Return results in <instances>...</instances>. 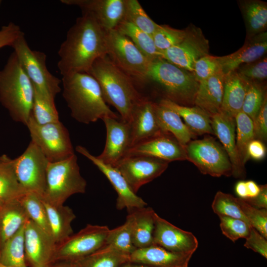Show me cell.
<instances>
[{
	"instance_id": "cell-16",
	"label": "cell",
	"mask_w": 267,
	"mask_h": 267,
	"mask_svg": "<svg viewBox=\"0 0 267 267\" xmlns=\"http://www.w3.org/2000/svg\"><path fill=\"white\" fill-rule=\"evenodd\" d=\"M76 150L92 162L109 180L117 194L116 208L118 210L126 209L129 212L146 207L147 203L132 190L117 168L104 164L82 146H77Z\"/></svg>"
},
{
	"instance_id": "cell-10",
	"label": "cell",
	"mask_w": 267,
	"mask_h": 267,
	"mask_svg": "<svg viewBox=\"0 0 267 267\" xmlns=\"http://www.w3.org/2000/svg\"><path fill=\"white\" fill-rule=\"evenodd\" d=\"M186 160L200 172L214 177L232 176L228 156L220 143L211 136L190 141L185 146Z\"/></svg>"
},
{
	"instance_id": "cell-4",
	"label": "cell",
	"mask_w": 267,
	"mask_h": 267,
	"mask_svg": "<svg viewBox=\"0 0 267 267\" xmlns=\"http://www.w3.org/2000/svg\"><path fill=\"white\" fill-rule=\"evenodd\" d=\"M34 98L33 85L13 52L0 71V101L14 121L26 126Z\"/></svg>"
},
{
	"instance_id": "cell-25",
	"label": "cell",
	"mask_w": 267,
	"mask_h": 267,
	"mask_svg": "<svg viewBox=\"0 0 267 267\" xmlns=\"http://www.w3.org/2000/svg\"><path fill=\"white\" fill-rule=\"evenodd\" d=\"M225 75L221 71L199 83L194 105L210 117L221 112Z\"/></svg>"
},
{
	"instance_id": "cell-14",
	"label": "cell",
	"mask_w": 267,
	"mask_h": 267,
	"mask_svg": "<svg viewBox=\"0 0 267 267\" xmlns=\"http://www.w3.org/2000/svg\"><path fill=\"white\" fill-rule=\"evenodd\" d=\"M169 162L151 156L136 155L123 158L115 166L135 193L142 185L159 177Z\"/></svg>"
},
{
	"instance_id": "cell-8",
	"label": "cell",
	"mask_w": 267,
	"mask_h": 267,
	"mask_svg": "<svg viewBox=\"0 0 267 267\" xmlns=\"http://www.w3.org/2000/svg\"><path fill=\"white\" fill-rule=\"evenodd\" d=\"M107 55L134 81L145 83L151 61L126 36L114 30L106 32Z\"/></svg>"
},
{
	"instance_id": "cell-2",
	"label": "cell",
	"mask_w": 267,
	"mask_h": 267,
	"mask_svg": "<svg viewBox=\"0 0 267 267\" xmlns=\"http://www.w3.org/2000/svg\"><path fill=\"white\" fill-rule=\"evenodd\" d=\"M62 95L77 121L86 124L110 117L120 119L104 100L96 79L88 73L62 76Z\"/></svg>"
},
{
	"instance_id": "cell-32",
	"label": "cell",
	"mask_w": 267,
	"mask_h": 267,
	"mask_svg": "<svg viewBox=\"0 0 267 267\" xmlns=\"http://www.w3.org/2000/svg\"><path fill=\"white\" fill-rule=\"evenodd\" d=\"M158 102L175 111L194 134H214L210 117L199 107L179 105L166 98Z\"/></svg>"
},
{
	"instance_id": "cell-23",
	"label": "cell",
	"mask_w": 267,
	"mask_h": 267,
	"mask_svg": "<svg viewBox=\"0 0 267 267\" xmlns=\"http://www.w3.org/2000/svg\"><path fill=\"white\" fill-rule=\"evenodd\" d=\"M193 255L170 251L152 244L136 249L130 255L129 261L152 267H188Z\"/></svg>"
},
{
	"instance_id": "cell-35",
	"label": "cell",
	"mask_w": 267,
	"mask_h": 267,
	"mask_svg": "<svg viewBox=\"0 0 267 267\" xmlns=\"http://www.w3.org/2000/svg\"><path fill=\"white\" fill-rule=\"evenodd\" d=\"M116 30L128 37L140 52L151 61L162 58L161 52L155 46L152 36L124 20L121 22Z\"/></svg>"
},
{
	"instance_id": "cell-20",
	"label": "cell",
	"mask_w": 267,
	"mask_h": 267,
	"mask_svg": "<svg viewBox=\"0 0 267 267\" xmlns=\"http://www.w3.org/2000/svg\"><path fill=\"white\" fill-rule=\"evenodd\" d=\"M102 120L106 129V142L103 151L96 157L104 164L114 167L125 157L130 147V125L114 118H105Z\"/></svg>"
},
{
	"instance_id": "cell-15",
	"label": "cell",
	"mask_w": 267,
	"mask_h": 267,
	"mask_svg": "<svg viewBox=\"0 0 267 267\" xmlns=\"http://www.w3.org/2000/svg\"><path fill=\"white\" fill-rule=\"evenodd\" d=\"M56 244L52 236L29 220L25 224L24 249L28 267H48L54 262Z\"/></svg>"
},
{
	"instance_id": "cell-9",
	"label": "cell",
	"mask_w": 267,
	"mask_h": 267,
	"mask_svg": "<svg viewBox=\"0 0 267 267\" xmlns=\"http://www.w3.org/2000/svg\"><path fill=\"white\" fill-rule=\"evenodd\" d=\"M31 141L49 162L64 160L74 153L68 130L60 121L41 125L32 116L26 125Z\"/></svg>"
},
{
	"instance_id": "cell-50",
	"label": "cell",
	"mask_w": 267,
	"mask_h": 267,
	"mask_svg": "<svg viewBox=\"0 0 267 267\" xmlns=\"http://www.w3.org/2000/svg\"><path fill=\"white\" fill-rule=\"evenodd\" d=\"M255 139L262 141L267 138V96L253 122Z\"/></svg>"
},
{
	"instance_id": "cell-27",
	"label": "cell",
	"mask_w": 267,
	"mask_h": 267,
	"mask_svg": "<svg viewBox=\"0 0 267 267\" xmlns=\"http://www.w3.org/2000/svg\"><path fill=\"white\" fill-rule=\"evenodd\" d=\"M154 109L161 132L172 134L185 147L193 137L194 134L182 122L181 117L175 111L159 102H155Z\"/></svg>"
},
{
	"instance_id": "cell-31",
	"label": "cell",
	"mask_w": 267,
	"mask_h": 267,
	"mask_svg": "<svg viewBox=\"0 0 267 267\" xmlns=\"http://www.w3.org/2000/svg\"><path fill=\"white\" fill-rule=\"evenodd\" d=\"M43 201L46 210L51 235L57 245L73 234L71 223L76 215L68 206L53 205Z\"/></svg>"
},
{
	"instance_id": "cell-37",
	"label": "cell",
	"mask_w": 267,
	"mask_h": 267,
	"mask_svg": "<svg viewBox=\"0 0 267 267\" xmlns=\"http://www.w3.org/2000/svg\"><path fill=\"white\" fill-rule=\"evenodd\" d=\"M104 246L129 256L136 249L133 242L132 219L129 214L124 224L109 230Z\"/></svg>"
},
{
	"instance_id": "cell-47",
	"label": "cell",
	"mask_w": 267,
	"mask_h": 267,
	"mask_svg": "<svg viewBox=\"0 0 267 267\" xmlns=\"http://www.w3.org/2000/svg\"><path fill=\"white\" fill-rule=\"evenodd\" d=\"M235 71L250 82H263L267 78V56L239 66Z\"/></svg>"
},
{
	"instance_id": "cell-40",
	"label": "cell",
	"mask_w": 267,
	"mask_h": 267,
	"mask_svg": "<svg viewBox=\"0 0 267 267\" xmlns=\"http://www.w3.org/2000/svg\"><path fill=\"white\" fill-rule=\"evenodd\" d=\"M123 20L132 24L151 36L159 26V24L148 16L137 0H125V11Z\"/></svg>"
},
{
	"instance_id": "cell-51",
	"label": "cell",
	"mask_w": 267,
	"mask_h": 267,
	"mask_svg": "<svg viewBox=\"0 0 267 267\" xmlns=\"http://www.w3.org/2000/svg\"><path fill=\"white\" fill-rule=\"evenodd\" d=\"M22 32L19 26L13 22L3 26L0 29V48L11 46Z\"/></svg>"
},
{
	"instance_id": "cell-28",
	"label": "cell",
	"mask_w": 267,
	"mask_h": 267,
	"mask_svg": "<svg viewBox=\"0 0 267 267\" xmlns=\"http://www.w3.org/2000/svg\"><path fill=\"white\" fill-rule=\"evenodd\" d=\"M19 200H15L0 205V248L29 220Z\"/></svg>"
},
{
	"instance_id": "cell-19",
	"label": "cell",
	"mask_w": 267,
	"mask_h": 267,
	"mask_svg": "<svg viewBox=\"0 0 267 267\" xmlns=\"http://www.w3.org/2000/svg\"><path fill=\"white\" fill-rule=\"evenodd\" d=\"M145 155L168 162L186 160L185 147L171 134L161 133L139 142L128 149L125 156Z\"/></svg>"
},
{
	"instance_id": "cell-60",
	"label": "cell",
	"mask_w": 267,
	"mask_h": 267,
	"mask_svg": "<svg viewBox=\"0 0 267 267\" xmlns=\"http://www.w3.org/2000/svg\"><path fill=\"white\" fill-rule=\"evenodd\" d=\"M1 204V202H0V204Z\"/></svg>"
},
{
	"instance_id": "cell-43",
	"label": "cell",
	"mask_w": 267,
	"mask_h": 267,
	"mask_svg": "<svg viewBox=\"0 0 267 267\" xmlns=\"http://www.w3.org/2000/svg\"><path fill=\"white\" fill-rule=\"evenodd\" d=\"M263 82H251L246 94L241 111L254 122L267 97Z\"/></svg>"
},
{
	"instance_id": "cell-52",
	"label": "cell",
	"mask_w": 267,
	"mask_h": 267,
	"mask_svg": "<svg viewBox=\"0 0 267 267\" xmlns=\"http://www.w3.org/2000/svg\"><path fill=\"white\" fill-rule=\"evenodd\" d=\"M249 158L256 160L263 159L266 155V148L263 141L254 139L249 144L247 147Z\"/></svg>"
},
{
	"instance_id": "cell-57",
	"label": "cell",
	"mask_w": 267,
	"mask_h": 267,
	"mask_svg": "<svg viewBox=\"0 0 267 267\" xmlns=\"http://www.w3.org/2000/svg\"><path fill=\"white\" fill-rule=\"evenodd\" d=\"M121 267H152L146 265L134 263L132 262H127L122 265Z\"/></svg>"
},
{
	"instance_id": "cell-53",
	"label": "cell",
	"mask_w": 267,
	"mask_h": 267,
	"mask_svg": "<svg viewBox=\"0 0 267 267\" xmlns=\"http://www.w3.org/2000/svg\"><path fill=\"white\" fill-rule=\"evenodd\" d=\"M249 205L258 208L267 209V185H260V191L255 197L243 199Z\"/></svg>"
},
{
	"instance_id": "cell-29",
	"label": "cell",
	"mask_w": 267,
	"mask_h": 267,
	"mask_svg": "<svg viewBox=\"0 0 267 267\" xmlns=\"http://www.w3.org/2000/svg\"><path fill=\"white\" fill-rule=\"evenodd\" d=\"M129 214L132 219L133 242L136 249L153 244L156 212L151 207L133 210Z\"/></svg>"
},
{
	"instance_id": "cell-17",
	"label": "cell",
	"mask_w": 267,
	"mask_h": 267,
	"mask_svg": "<svg viewBox=\"0 0 267 267\" xmlns=\"http://www.w3.org/2000/svg\"><path fill=\"white\" fill-rule=\"evenodd\" d=\"M61 2L79 6L83 14L91 16L106 32L116 30L124 19L125 0H62Z\"/></svg>"
},
{
	"instance_id": "cell-54",
	"label": "cell",
	"mask_w": 267,
	"mask_h": 267,
	"mask_svg": "<svg viewBox=\"0 0 267 267\" xmlns=\"http://www.w3.org/2000/svg\"><path fill=\"white\" fill-rule=\"evenodd\" d=\"M245 181L247 189L246 198H251L256 197L260 191V185H258L253 180H249Z\"/></svg>"
},
{
	"instance_id": "cell-24",
	"label": "cell",
	"mask_w": 267,
	"mask_h": 267,
	"mask_svg": "<svg viewBox=\"0 0 267 267\" xmlns=\"http://www.w3.org/2000/svg\"><path fill=\"white\" fill-rule=\"evenodd\" d=\"M267 33L265 32L245 40L243 45L235 52L218 56L224 74L235 70L239 66L254 61L267 54Z\"/></svg>"
},
{
	"instance_id": "cell-34",
	"label": "cell",
	"mask_w": 267,
	"mask_h": 267,
	"mask_svg": "<svg viewBox=\"0 0 267 267\" xmlns=\"http://www.w3.org/2000/svg\"><path fill=\"white\" fill-rule=\"evenodd\" d=\"M25 224L0 248V264L5 267H28L24 249Z\"/></svg>"
},
{
	"instance_id": "cell-6",
	"label": "cell",
	"mask_w": 267,
	"mask_h": 267,
	"mask_svg": "<svg viewBox=\"0 0 267 267\" xmlns=\"http://www.w3.org/2000/svg\"><path fill=\"white\" fill-rule=\"evenodd\" d=\"M87 181L81 176L77 156L48 162L46 189L42 199L50 204L63 205L71 196L86 192Z\"/></svg>"
},
{
	"instance_id": "cell-18",
	"label": "cell",
	"mask_w": 267,
	"mask_h": 267,
	"mask_svg": "<svg viewBox=\"0 0 267 267\" xmlns=\"http://www.w3.org/2000/svg\"><path fill=\"white\" fill-rule=\"evenodd\" d=\"M153 244L174 252L194 254L198 241L192 232L174 225L156 213Z\"/></svg>"
},
{
	"instance_id": "cell-30",
	"label": "cell",
	"mask_w": 267,
	"mask_h": 267,
	"mask_svg": "<svg viewBox=\"0 0 267 267\" xmlns=\"http://www.w3.org/2000/svg\"><path fill=\"white\" fill-rule=\"evenodd\" d=\"M246 28V40L267 32V3L260 0H238Z\"/></svg>"
},
{
	"instance_id": "cell-39",
	"label": "cell",
	"mask_w": 267,
	"mask_h": 267,
	"mask_svg": "<svg viewBox=\"0 0 267 267\" xmlns=\"http://www.w3.org/2000/svg\"><path fill=\"white\" fill-rule=\"evenodd\" d=\"M19 200L29 219L51 235L46 210L42 198L36 194L27 192Z\"/></svg>"
},
{
	"instance_id": "cell-26",
	"label": "cell",
	"mask_w": 267,
	"mask_h": 267,
	"mask_svg": "<svg viewBox=\"0 0 267 267\" xmlns=\"http://www.w3.org/2000/svg\"><path fill=\"white\" fill-rule=\"evenodd\" d=\"M225 75L221 111L234 118L241 111L244 100L251 82L235 70Z\"/></svg>"
},
{
	"instance_id": "cell-61",
	"label": "cell",
	"mask_w": 267,
	"mask_h": 267,
	"mask_svg": "<svg viewBox=\"0 0 267 267\" xmlns=\"http://www.w3.org/2000/svg\"></svg>"
},
{
	"instance_id": "cell-55",
	"label": "cell",
	"mask_w": 267,
	"mask_h": 267,
	"mask_svg": "<svg viewBox=\"0 0 267 267\" xmlns=\"http://www.w3.org/2000/svg\"><path fill=\"white\" fill-rule=\"evenodd\" d=\"M235 191L238 198L246 199L247 198L246 181L243 180L238 181L235 186Z\"/></svg>"
},
{
	"instance_id": "cell-1",
	"label": "cell",
	"mask_w": 267,
	"mask_h": 267,
	"mask_svg": "<svg viewBox=\"0 0 267 267\" xmlns=\"http://www.w3.org/2000/svg\"><path fill=\"white\" fill-rule=\"evenodd\" d=\"M106 32L91 16L82 13L59 49L60 74L89 73L97 59L107 55Z\"/></svg>"
},
{
	"instance_id": "cell-46",
	"label": "cell",
	"mask_w": 267,
	"mask_h": 267,
	"mask_svg": "<svg viewBox=\"0 0 267 267\" xmlns=\"http://www.w3.org/2000/svg\"><path fill=\"white\" fill-rule=\"evenodd\" d=\"M220 226L222 234L232 242L246 238L252 227L243 220L225 216L219 217Z\"/></svg>"
},
{
	"instance_id": "cell-41",
	"label": "cell",
	"mask_w": 267,
	"mask_h": 267,
	"mask_svg": "<svg viewBox=\"0 0 267 267\" xmlns=\"http://www.w3.org/2000/svg\"><path fill=\"white\" fill-rule=\"evenodd\" d=\"M212 208L219 217L225 216L238 219L249 223L241 210L238 197H235L230 194L218 191L212 202Z\"/></svg>"
},
{
	"instance_id": "cell-13",
	"label": "cell",
	"mask_w": 267,
	"mask_h": 267,
	"mask_svg": "<svg viewBox=\"0 0 267 267\" xmlns=\"http://www.w3.org/2000/svg\"><path fill=\"white\" fill-rule=\"evenodd\" d=\"M185 30L186 35L182 41L161 52V57L182 69L193 73L196 61L209 54V43L200 28L190 25Z\"/></svg>"
},
{
	"instance_id": "cell-5",
	"label": "cell",
	"mask_w": 267,
	"mask_h": 267,
	"mask_svg": "<svg viewBox=\"0 0 267 267\" xmlns=\"http://www.w3.org/2000/svg\"><path fill=\"white\" fill-rule=\"evenodd\" d=\"M147 81L159 87L163 98L181 105H194L199 83L193 73L159 58L151 62Z\"/></svg>"
},
{
	"instance_id": "cell-38",
	"label": "cell",
	"mask_w": 267,
	"mask_h": 267,
	"mask_svg": "<svg viewBox=\"0 0 267 267\" xmlns=\"http://www.w3.org/2000/svg\"><path fill=\"white\" fill-rule=\"evenodd\" d=\"M236 132V145L240 161L245 167L249 158L247 147L249 143L255 139L254 127L252 119L242 111L234 117Z\"/></svg>"
},
{
	"instance_id": "cell-36",
	"label": "cell",
	"mask_w": 267,
	"mask_h": 267,
	"mask_svg": "<svg viewBox=\"0 0 267 267\" xmlns=\"http://www.w3.org/2000/svg\"><path fill=\"white\" fill-rule=\"evenodd\" d=\"M127 255L103 246L93 253L74 262L78 267H121L130 262Z\"/></svg>"
},
{
	"instance_id": "cell-11",
	"label": "cell",
	"mask_w": 267,
	"mask_h": 267,
	"mask_svg": "<svg viewBox=\"0 0 267 267\" xmlns=\"http://www.w3.org/2000/svg\"><path fill=\"white\" fill-rule=\"evenodd\" d=\"M13 162L17 179L25 191L43 198L49 162L41 150L31 141L24 152Z\"/></svg>"
},
{
	"instance_id": "cell-12",
	"label": "cell",
	"mask_w": 267,
	"mask_h": 267,
	"mask_svg": "<svg viewBox=\"0 0 267 267\" xmlns=\"http://www.w3.org/2000/svg\"><path fill=\"white\" fill-rule=\"evenodd\" d=\"M109 230L105 225L88 224L56 245L54 262H75L93 253L105 245Z\"/></svg>"
},
{
	"instance_id": "cell-33",
	"label": "cell",
	"mask_w": 267,
	"mask_h": 267,
	"mask_svg": "<svg viewBox=\"0 0 267 267\" xmlns=\"http://www.w3.org/2000/svg\"><path fill=\"white\" fill-rule=\"evenodd\" d=\"M27 193L16 175L13 160L6 155L0 159V202L19 200Z\"/></svg>"
},
{
	"instance_id": "cell-44",
	"label": "cell",
	"mask_w": 267,
	"mask_h": 267,
	"mask_svg": "<svg viewBox=\"0 0 267 267\" xmlns=\"http://www.w3.org/2000/svg\"><path fill=\"white\" fill-rule=\"evenodd\" d=\"M185 35V29L180 30L167 25H159L152 37L156 48L161 52L179 44Z\"/></svg>"
},
{
	"instance_id": "cell-56",
	"label": "cell",
	"mask_w": 267,
	"mask_h": 267,
	"mask_svg": "<svg viewBox=\"0 0 267 267\" xmlns=\"http://www.w3.org/2000/svg\"><path fill=\"white\" fill-rule=\"evenodd\" d=\"M48 267H78L73 262L58 261L52 263Z\"/></svg>"
},
{
	"instance_id": "cell-42",
	"label": "cell",
	"mask_w": 267,
	"mask_h": 267,
	"mask_svg": "<svg viewBox=\"0 0 267 267\" xmlns=\"http://www.w3.org/2000/svg\"><path fill=\"white\" fill-rule=\"evenodd\" d=\"M32 116L36 122L41 125L59 121L54 101L46 98L35 89Z\"/></svg>"
},
{
	"instance_id": "cell-45",
	"label": "cell",
	"mask_w": 267,
	"mask_h": 267,
	"mask_svg": "<svg viewBox=\"0 0 267 267\" xmlns=\"http://www.w3.org/2000/svg\"><path fill=\"white\" fill-rule=\"evenodd\" d=\"M240 208L249 224L267 238V209H258L238 198Z\"/></svg>"
},
{
	"instance_id": "cell-49",
	"label": "cell",
	"mask_w": 267,
	"mask_h": 267,
	"mask_svg": "<svg viewBox=\"0 0 267 267\" xmlns=\"http://www.w3.org/2000/svg\"><path fill=\"white\" fill-rule=\"evenodd\" d=\"M244 247L267 258V240L256 229L251 227L248 236L245 238Z\"/></svg>"
},
{
	"instance_id": "cell-3",
	"label": "cell",
	"mask_w": 267,
	"mask_h": 267,
	"mask_svg": "<svg viewBox=\"0 0 267 267\" xmlns=\"http://www.w3.org/2000/svg\"><path fill=\"white\" fill-rule=\"evenodd\" d=\"M88 73L97 81L105 102L115 108L122 121L130 123L134 108L144 97L132 79L107 55L97 59Z\"/></svg>"
},
{
	"instance_id": "cell-59",
	"label": "cell",
	"mask_w": 267,
	"mask_h": 267,
	"mask_svg": "<svg viewBox=\"0 0 267 267\" xmlns=\"http://www.w3.org/2000/svg\"><path fill=\"white\" fill-rule=\"evenodd\" d=\"M1 2V0H0V4Z\"/></svg>"
},
{
	"instance_id": "cell-58",
	"label": "cell",
	"mask_w": 267,
	"mask_h": 267,
	"mask_svg": "<svg viewBox=\"0 0 267 267\" xmlns=\"http://www.w3.org/2000/svg\"><path fill=\"white\" fill-rule=\"evenodd\" d=\"M0 267H5L3 266L2 265L0 264Z\"/></svg>"
},
{
	"instance_id": "cell-21",
	"label": "cell",
	"mask_w": 267,
	"mask_h": 267,
	"mask_svg": "<svg viewBox=\"0 0 267 267\" xmlns=\"http://www.w3.org/2000/svg\"><path fill=\"white\" fill-rule=\"evenodd\" d=\"M210 119L214 134L222 144L230 161L232 176L235 178H244L245 168L240 161L236 145L234 118L221 111L210 117Z\"/></svg>"
},
{
	"instance_id": "cell-22",
	"label": "cell",
	"mask_w": 267,
	"mask_h": 267,
	"mask_svg": "<svg viewBox=\"0 0 267 267\" xmlns=\"http://www.w3.org/2000/svg\"><path fill=\"white\" fill-rule=\"evenodd\" d=\"M154 104V101L144 96L134 108L132 119L129 123L131 128L130 147L141 141L162 133L157 122Z\"/></svg>"
},
{
	"instance_id": "cell-7",
	"label": "cell",
	"mask_w": 267,
	"mask_h": 267,
	"mask_svg": "<svg viewBox=\"0 0 267 267\" xmlns=\"http://www.w3.org/2000/svg\"><path fill=\"white\" fill-rule=\"evenodd\" d=\"M34 89L46 98L54 101L61 91V80L48 70L46 55L41 51L32 50L22 32L11 46Z\"/></svg>"
},
{
	"instance_id": "cell-48",
	"label": "cell",
	"mask_w": 267,
	"mask_h": 267,
	"mask_svg": "<svg viewBox=\"0 0 267 267\" xmlns=\"http://www.w3.org/2000/svg\"><path fill=\"white\" fill-rule=\"evenodd\" d=\"M222 71L218 56L209 54L198 59L195 63L193 74L196 80L200 82Z\"/></svg>"
}]
</instances>
